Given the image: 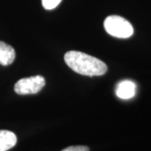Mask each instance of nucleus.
<instances>
[{
    "label": "nucleus",
    "mask_w": 151,
    "mask_h": 151,
    "mask_svg": "<svg viewBox=\"0 0 151 151\" xmlns=\"http://www.w3.org/2000/svg\"><path fill=\"white\" fill-rule=\"evenodd\" d=\"M64 60L71 70L81 75L103 76L108 70L107 65L101 60L81 51L70 50L65 54Z\"/></svg>",
    "instance_id": "f257e3e1"
},
{
    "label": "nucleus",
    "mask_w": 151,
    "mask_h": 151,
    "mask_svg": "<svg viewBox=\"0 0 151 151\" xmlns=\"http://www.w3.org/2000/svg\"><path fill=\"white\" fill-rule=\"evenodd\" d=\"M15 59V50L11 45L0 41V64L9 65Z\"/></svg>",
    "instance_id": "39448f33"
},
{
    "label": "nucleus",
    "mask_w": 151,
    "mask_h": 151,
    "mask_svg": "<svg viewBox=\"0 0 151 151\" xmlns=\"http://www.w3.org/2000/svg\"><path fill=\"white\" fill-rule=\"evenodd\" d=\"M45 85V80L41 76H34L22 78L14 85V92L19 95L35 94Z\"/></svg>",
    "instance_id": "7ed1b4c3"
},
{
    "label": "nucleus",
    "mask_w": 151,
    "mask_h": 151,
    "mask_svg": "<svg viewBox=\"0 0 151 151\" xmlns=\"http://www.w3.org/2000/svg\"><path fill=\"white\" fill-rule=\"evenodd\" d=\"M61 151H89V148L87 146L76 145L67 147Z\"/></svg>",
    "instance_id": "6e6552de"
},
{
    "label": "nucleus",
    "mask_w": 151,
    "mask_h": 151,
    "mask_svg": "<svg viewBox=\"0 0 151 151\" xmlns=\"http://www.w3.org/2000/svg\"><path fill=\"white\" fill-rule=\"evenodd\" d=\"M17 137L9 130H0V151H8L16 145Z\"/></svg>",
    "instance_id": "423d86ee"
},
{
    "label": "nucleus",
    "mask_w": 151,
    "mask_h": 151,
    "mask_svg": "<svg viewBox=\"0 0 151 151\" xmlns=\"http://www.w3.org/2000/svg\"><path fill=\"white\" fill-rule=\"evenodd\" d=\"M105 30L112 36L121 39L129 38L134 34L132 24L124 18L118 15H110L104 20Z\"/></svg>",
    "instance_id": "f03ea898"
},
{
    "label": "nucleus",
    "mask_w": 151,
    "mask_h": 151,
    "mask_svg": "<svg viewBox=\"0 0 151 151\" xmlns=\"http://www.w3.org/2000/svg\"><path fill=\"white\" fill-rule=\"evenodd\" d=\"M136 84L129 80H124L119 82L116 88V94L119 98L130 99L135 96Z\"/></svg>",
    "instance_id": "20e7f679"
},
{
    "label": "nucleus",
    "mask_w": 151,
    "mask_h": 151,
    "mask_svg": "<svg viewBox=\"0 0 151 151\" xmlns=\"http://www.w3.org/2000/svg\"><path fill=\"white\" fill-rule=\"evenodd\" d=\"M60 2L61 0H42V5L44 9L47 10H51L59 5Z\"/></svg>",
    "instance_id": "0eeeda50"
}]
</instances>
